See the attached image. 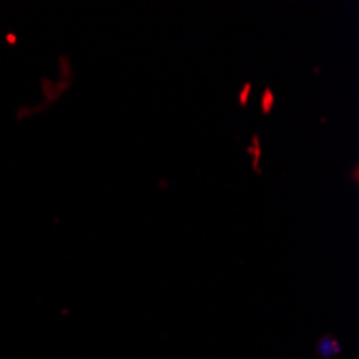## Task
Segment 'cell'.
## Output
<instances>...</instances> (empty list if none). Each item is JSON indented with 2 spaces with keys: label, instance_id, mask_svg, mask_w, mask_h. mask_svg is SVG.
Wrapping results in <instances>:
<instances>
[{
  "label": "cell",
  "instance_id": "obj_1",
  "mask_svg": "<svg viewBox=\"0 0 359 359\" xmlns=\"http://www.w3.org/2000/svg\"><path fill=\"white\" fill-rule=\"evenodd\" d=\"M340 353V344L334 336H323L316 344V355L320 357H334Z\"/></svg>",
  "mask_w": 359,
  "mask_h": 359
},
{
  "label": "cell",
  "instance_id": "obj_2",
  "mask_svg": "<svg viewBox=\"0 0 359 359\" xmlns=\"http://www.w3.org/2000/svg\"><path fill=\"white\" fill-rule=\"evenodd\" d=\"M271 106H273V93L267 88L265 95H263V112L269 114V112H271Z\"/></svg>",
  "mask_w": 359,
  "mask_h": 359
},
{
  "label": "cell",
  "instance_id": "obj_3",
  "mask_svg": "<svg viewBox=\"0 0 359 359\" xmlns=\"http://www.w3.org/2000/svg\"><path fill=\"white\" fill-rule=\"evenodd\" d=\"M250 90H252V84H243L241 93H239V104L245 108L248 106V97H250Z\"/></svg>",
  "mask_w": 359,
  "mask_h": 359
}]
</instances>
